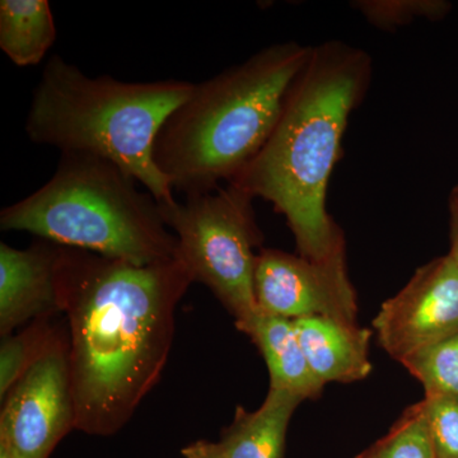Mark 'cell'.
Returning a JSON list of instances; mask_svg holds the SVG:
<instances>
[{"label":"cell","instance_id":"1","mask_svg":"<svg viewBox=\"0 0 458 458\" xmlns=\"http://www.w3.org/2000/svg\"><path fill=\"white\" fill-rule=\"evenodd\" d=\"M192 283L179 258L140 267L60 247L57 300L68 321L75 429L108 437L128 424L161 378L176 309Z\"/></svg>","mask_w":458,"mask_h":458},{"label":"cell","instance_id":"2","mask_svg":"<svg viewBox=\"0 0 458 458\" xmlns=\"http://www.w3.org/2000/svg\"><path fill=\"white\" fill-rule=\"evenodd\" d=\"M372 75V57L360 47L337 40L311 47L269 140L229 182L273 204L307 260L345 261L343 231L327 209L328 181Z\"/></svg>","mask_w":458,"mask_h":458},{"label":"cell","instance_id":"3","mask_svg":"<svg viewBox=\"0 0 458 458\" xmlns=\"http://www.w3.org/2000/svg\"><path fill=\"white\" fill-rule=\"evenodd\" d=\"M310 53L311 47L294 41L270 45L194 84L153 146V161L172 189L204 194L236 179L269 140Z\"/></svg>","mask_w":458,"mask_h":458},{"label":"cell","instance_id":"4","mask_svg":"<svg viewBox=\"0 0 458 458\" xmlns=\"http://www.w3.org/2000/svg\"><path fill=\"white\" fill-rule=\"evenodd\" d=\"M194 84L89 77L54 55L33 90L26 134L33 143L62 153L108 159L132 174L157 200H171L174 189L153 161V146L165 119L189 98Z\"/></svg>","mask_w":458,"mask_h":458},{"label":"cell","instance_id":"5","mask_svg":"<svg viewBox=\"0 0 458 458\" xmlns=\"http://www.w3.org/2000/svg\"><path fill=\"white\" fill-rule=\"evenodd\" d=\"M138 183L102 157L62 153L42 188L3 208L0 228L140 267L174 260L177 238L165 225L158 200Z\"/></svg>","mask_w":458,"mask_h":458},{"label":"cell","instance_id":"6","mask_svg":"<svg viewBox=\"0 0 458 458\" xmlns=\"http://www.w3.org/2000/svg\"><path fill=\"white\" fill-rule=\"evenodd\" d=\"M254 200L225 183L214 191L186 195L183 201H158L165 225L177 238V258L194 282L213 292L243 334L259 313L255 250L261 246L262 233Z\"/></svg>","mask_w":458,"mask_h":458},{"label":"cell","instance_id":"7","mask_svg":"<svg viewBox=\"0 0 458 458\" xmlns=\"http://www.w3.org/2000/svg\"><path fill=\"white\" fill-rule=\"evenodd\" d=\"M2 403L0 443L12 458H49L75 429L68 336L60 333Z\"/></svg>","mask_w":458,"mask_h":458},{"label":"cell","instance_id":"8","mask_svg":"<svg viewBox=\"0 0 458 458\" xmlns=\"http://www.w3.org/2000/svg\"><path fill=\"white\" fill-rule=\"evenodd\" d=\"M378 342L400 363L458 334V267L450 255L415 271L373 319Z\"/></svg>","mask_w":458,"mask_h":458},{"label":"cell","instance_id":"9","mask_svg":"<svg viewBox=\"0 0 458 458\" xmlns=\"http://www.w3.org/2000/svg\"><path fill=\"white\" fill-rule=\"evenodd\" d=\"M259 311L286 319L322 316L357 324V298L345 261L316 262L282 250L259 252L254 280Z\"/></svg>","mask_w":458,"mask_h":458},{"label":"cell","instance_id":"10","mask_svg":"<svg viewBox=\"0 0 458 458\" xmlns=\"http://www.w3.org/2000/svg\"><path fill=\"white\" fill-rule=\"evenodd\" d=\"M60 245L40 240L27 249L0 243V335L60 311L56 267Z\"/></svg>","mask_w":458,"mask_h":458},{"label":"cell","instance_id":"11","mask_svg":"<svg viewBox=\"0 0 458 458\" xmlns=\"http://www.w3.org/2000/svg\"><path fill=\"white\" fill-rule=\"evenodd\" d=\"M293 324L310 369L322 385L351 384L369 375V330L322 316Z\"/></svg>","mask_w":458,"mask_h":458},{"label":"cell","instance_id":"12","mask_svg":"<svg viewBox=\"0 0 458 458\" xmlns=\"http://www.w3.org/2000/svg\"><path fill=\"white\" fill-rule=\"evenodd\" d=\"M245 334L264 357L270 388L286 391L302 400L321 394L324 385L310 369L292 319L259 311Z\"/></svg>","mask_w":458,"mask_h":458},{"label":"cell","instance_id":"13","mask_svg":"<svg viewBox=\"0 0 458 458\" xmlns=\"http://www.w3.org/2000/svg\"><path fill=\"white\" fill-rule=\"evenodd\" d=\"M302 401L293 394L269 388L255 411L238 406L219 442L225 458H284L289 421Z\"/></svg>","mask_w":458,"mask_h":458},{"label":"cell","instance_id":"14","mask_svg":"<svg viewBox=\"0 0 458 458\" xmlns=\"http://www.w3.org/2000/svg\"><path fill=\"white\" fill-rule=\"evenodd\" d=\"M56 40L47 0L0 2V49L17 66L40 64Z\"/></svg>","mask_w":458,"mask_h":458},{"label":"cell","instance_id":"15","mask_svg":"<svg viewBox=\"0 0 458 458\" xmlns=\"http://www.w3.org/2000/svg\"><path fill=\"white\" fill-rule=\"evenodd\" d=\"M50 318L35 319L21 333L3 337L0 345V399L31 369L59 335Z\"/></svg>","mask_w":458,"mask_h":458},{"label":"cell","instance_id":"16","mask_svg":"<svg viewBox=\"0 0 458 458\" xmlns=\"http://www.w3.org/2000/svg\"><path fill=\"white\" fill-rule=\"evenodd\" d=\"M401 364L421 382L428 396L458 399V334L411 355Z\"/></svg>","mask_w":458,"mask_h":458},{"label":"cell","instance_id":"17","mask_svg":"<svg viewBox=\"0 0 458 458\" xmlns=\"http://www.w3.org/2000/svg\"><path fill=\"white\" fill-rule=\"evenodd\" d=\"M352 7L376 29L391 32L417 20L441 21L452 4L445 0H360Z\"/></svg>","mask_w":458,"mask_h":458},{"label":"cell","instance_id":"18","mask_svg":"<svg viewBox=\"0 0 458 458\" xmlns=\"http://www.w3.org/2000/svg\"><path fill=\"white\" fill-rule=\"evenodd\" d=\"M376 448L378 458H437L421 403L411 406Z\"/></svg>","mask_w":458,"mask_h":458},{"label":"cell","instance_id":"19","mask_svg":"<svg viewBox=\"0 0 458 458\" xmlns=\"http://www.w3.org/2000/svg\"><path fill=\"white\" fill-rule=\"evenodd\" d=\"M421 405L437 458H458V399L426 394Z\"/></svg>","mask_w":458,"mask_h":458},{"label":"cell","instance_id":"20","mask_svg":"<svg viewBox=\"0 0 458 458\" xmlns=\"http://www.w3.org/2000/svg\"><path fill=\"white\" fill-rule=\"evenodd\" d=\"M448 212H450V258L458 267V185L452 189L448 197Z\"/></svg>","mask_w":458,"mask_h":458},{"label":"cell","instance_id":"21","mask_svg":"<svg viewBox=\"0 0 458 458\" xmlns=\"http://www.w3.org/2000/svg\"><path fill=\"white\" fill-rule=\"evenodd\" d=\"M183 458H225L219 443L197 441L181 451Z\"/></svg>","mask_w":458,"mask_h":458},{"label":"cell","instance_id":"22","mask_svg":"<svg viewBox=\"0 0 458 458\" xmlns=\"http://www.w3.org/2000/svg\"><path fill=\"white\" fill-rule=\"evenodd\" d=\"M358 458H378V454H377L376 445L375 447L372 448V450L366 452V454H361V456Z\"/></svg>","mask_w":458,"mask_h":458}]
</instances>
